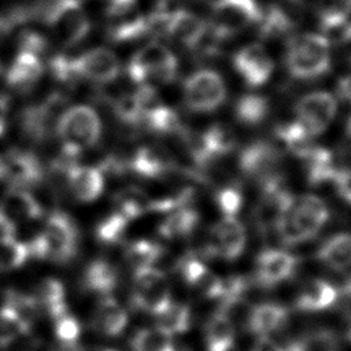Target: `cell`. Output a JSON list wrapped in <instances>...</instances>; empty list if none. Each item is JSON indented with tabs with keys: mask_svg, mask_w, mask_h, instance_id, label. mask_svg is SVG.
I'll list each match as a JSON object with an SVG mask.
<instances>
[{
	"mask_svg": "<svg viewBox=\"0 0 351 351\" xmlns=\"http://www.w3.org/2000/svg\"><path fill=\"white\" fill-rule=\"evenodd\" d=\"M56 134L66 158H75L84 149L93 147L101 134V121L89 106H74L63 111L56 121Z\"/></svg>",
	"mask_w": 351,
	"mask_h": 351,
	"instance_id": "6da1fadb",
	"label": "cell"
},
{
	"mask_svg": "<svg viewBox=\"0 0 351 351\" xmlns=\"http://www.w3.org/2000/svg\"><path fill=\"white\" fill-rule=\"evenodd\" d=\"M285 64L295 78L321 77L330 69V43L325 36L315 33L295 36L288 41Z\"/></svg>",
	"mask_w": 351,
	"mask_h": 351,
	"instance_id": "7a4b0ae2",
	"label": "cell"
},
{
	"mask_svg": "<svg viewBox=\"0 0 351 351\" xmlns=\"http://www.w3.org/2000/svg\"><path fill=\"white\" fill-rule=\"evenodd\" d=\"M329 218L328 206L314 195L295 200L276 230L285 244H298L311 239Z\"/></svg>",
	"mask_w": 351,
	"mask_h": 351,
	"instance_id": "3957f363",
	"label": "cell"
},
{
	"mask_svg": "<svg viewBox=\"0 0 351 351\" xmlns=\"http://www.w3.org/2000/svg\"><path fill=\"white\" fill-rule=\"evenodd\" d=\"M128 74L141 85L148 81L169 84L177 74V58L163 44L152 41L132 56L128 64Z\"/></svg>",
	"mask_w": 351,
	"mask_h": 351,
	"instance_id": "277c9868",
	"label": "cell"
},
{
	"mask_svg": "<svg viewBox=\"0 0 351 351\" xmlns=\"http://www.w3.org/2000/svg\"><path fill=\"white\" fill-rule=\"evenodd\" d=\"M259 19L255 0H217L211 11V27L218 38L232 37Z\"/></svg>",
	"mask_w": 351,
	"mask_h": 351,
	"instance_id": "5b68a950",
	"label": "cell"
},
{
	"mask_svg": "<svg viewBox=\"0 0 351 351\" xmlns=\"http://www.w3.org/2000/svg\"><path fill=\"white\" fill-rule=\"evenodd\" d=\"M40 234L44 243L45 259L64 263L75 255L78 232L74 221L66 213H52Z\"/></svg>",
	"mask_w": 351,
	"mask_h": 351,
	"instance_id": "8992f818",
	"label": "cell"
},
{
	"mask_svg": "<svg viewBox=\"0 0 351 351\" xmlns=\"http://www.w3.org/2000/svg\"><path fill=\"white\" fill-rule=\"evenodd\" d=\"M53 36L64 45L82 41L90 29L86 12L78 0H60L44 16Z\"/></svg>",
	"mask_w": 351,
	"mask_h": 351,
	"instance_id": "52a82bcc",
	"label": "cell"
},
{
	"mask_svg": "<svg viewBox=\"0 0 351 351\" xmlns=\"http://www.w3.org/2000/svg\"><path fill=\"white\" fill-rule=\"evenodd\" d=\"M226 96L222 77L213 70H200L191 74L184 84L186 106L197 112H208L218 108Z\"/></svg>",
	"mask_w": 351,
	"mask_h": 351,
	"instance_id": "ba28073f",
	"label": "cell"
},
{
	"mask_svg": "<svg viewBox=\"0 0 351 351\" xmlns=\"http://www.w3.org/2000/svg\"><path fill=\"white\" fill-rule=\"evenodd\" d=\"M132 299L140 310L158 315L170 303V289L165 274L155 267L134 270Z\"/></svg>",
	"mask_w": 351,
	"mask_h": 351,
	"instance_id": "9c48e42d",
	"label": "cell"
},
{
	"mask_svg": "<svg viewBox=\"0 0 351 351\" xmlns=\"http://www.w3.org/2000/svg\"><path fill=\"white\" fill-rule=\"evenodd\" d=\"M106 26L114 41H129L147 32V19L137 0H110L106 10Z\"/></svg>",
	"mask_w": 351,
	"mask_h": 351,
	"instance_id": "30bf717a",
	"label": "cell"
},
{
	"mask_svg": "<svg viewBox=\"0 0 351 351\" xmlns=\"http://www.w3.org/2000/svg\"><path fill=\"white\" fill-rule=\"evenodd\" d=\"M295 199L281 185L278 177L263 182V193L254 210V222L259 230L276 229L291 210Z\"/></svg>",
	"mask_w": 351,
	"mask_h": 351,
	"instance_id": "8fae6325",
	"label": "cell"
},
{
	"mask_svg": "<svg viewBox=\"0 0 351 351\" xmlns=\"http://www.w3.org/2000/svg\"><path fill=\"white\" fill-rule=\"evenodd\" d=\"M336 99L333 95L319 90L304 95L296 103L295 111L299 122L311 136L324 132L336 115Z\"/></svg>",
	"mask_w": 351,
	"mask_h": 351,
	"instance_id": "7c38bea8",
	"label": "cell"
},
{
	"mask_svg": "<svg viewBox=\"0 0 351 351\" xmlns=\"http://www.w3.org/2000/svg\"><path fill=\"white\" fill-rule=\"evenodd\" d=\"M245 245V229L234 217H223L208 233L207 251L225 261L237 259Z\"/></svg>",
	"mask_w": 351,
	"mask_h": 351,
	"instance_id": "4fadbf2b",
	"label": "cell"
},
{
	"mask_svg": "<svg viewBox=\"0 0 351 351\" xmlns=\"http://www.w3.org/2000/svg\"><path fill=\"white\" fill-rule=\"evenodd\" d=\"M236 71L243 77L245 84L252 88L263 85L273 73V60L266 49L258 44H247L233 56Z\"/></svg>",
	"mask_w": 351,
	"mask_h": 351,
	"instance_id": "5bb4252c",
	"label": "cell"
},
{
	"mask_svg": "<svg viewBox=\"0 0 351 351\" xmlns=\"http://www.w3.org/2000/svg\"><path fill=\"white\" fill-rule=\"evenodd\" d=\"M281 155L276 147L265 141H256L240 152L239 167L247 177L266 182L277 177L276 170Z\"/></svg>",
	"mask_w": 351,
	"mask_h": 351,
	"instance_id": "9a60e30c",
	"label": "cell"
},
{
	"mask_svg": "<svg viewBox=\"0 0 351 351\" xmlns=\"http://www.w3.org/2000/svg\"><path fill=\"white\" fill-rule=\"evenodd\" d=\"M74 69L80 78L95 82H111L119 74V60L107 48H93L74 58Z\"/></svg>",
	"mask_w": 351,
	"mask_h": 351,
	"instance_id": "2e32d148",
	"label": "cell"
},
{
	"mask_svg": "<svg viewBox=\"0 0 351 351\" xmlns=\"http://www.w3.org/2000/svg\"><path fill=\"white\" fill-rule=\"evenodd\" d=\"M207 33V23L197 15L177 10L167 12L163 33L169 38L182 44L186 48H197Z\"/></svg>",
	"mask_w": 351,
	"mask_h": 351,
	"instance_id": "e0dca14e",
	"label": "cell"
},
{
	"mask_svg": "<svg viewBox=\"0 0 351 351\" xmlns=\"http://www.w3.org/2000/svg\"><path fill=\"white\" fill-rule=\"evenodd\" d=\"M296 269V258L282 250H265L256 259V280L265 287H273L289 278Z\"/></svg>",
	"mask_w": 351,
	"mask_h": 351,
	"instance_id": "ac0fdd59",
	"label": "cell"
},
{
	"mask_svg": "<svg viewBox=\"0 0 351 351\" xmlns=\"http://www.w3.org/2000/svg\"><path fill=\"white\" fill-rule=\"evenodd\" d=\"M64 176L69 189L81 203L95 202L104 189V177L99 167L70 165Z\"/></svg>",
	"mask_w": 351,
	"mask_h": 351,
	"instance_id": "d6986e66",
	"label": "cell"
},
{
	"mask_svg": "<svg viewBox=\"0 0 351 351\" xmlns=\"http://www.w3.org/2000/svg\"><path fill=\"white\" fill-rule=\"evenodd\" d=\"M4 159V180L12 188L34 185L43 178V166L37 156L25 151H11Z\"/></svg>",
	"mask_w": 351,
	"mask_h": 351,
	"instance_id": "ffe728a7",
	"label": "cell"
},
{
	"mask_svg": "<svg viewBox=\"0 0 351 351\" xmlns=\"http://www.w3.org/2000/svg\"><path fill=\"white\" fill-rule=\"evenodd\" d=\"M184 281L207 299L221 298L222 278L210 271L197 258L185 256L180 263Z\"/></svg>",
	"mask_w": 351,
	"mask_h": 351,
	"instance_id": "44dd1931",
	"label": "cell"
},
{
	"mask_svg": "<svg viewBox=\"0 0 351 351\" xmlns=\"http://www.w3.org/2000/svg\"><path fill=\"white\" fill-rule=\"evenodd\" d=\"M0 214L16 223L40 218L43 208L32 193L21 188H11L0 199Z\"/></svg>",
	"mask_w": 351,
	"mask_h": 351,
	"instance_id": "7402d4cb",
	"label": "cell"
},
{
	"mask_svg": "<svg viewBox=\"0 0 351 351\" xmlns=\"http://www.w3.org/2000/svg\"><path fill=\"white\" fill-rule=\"evenodd\" d=\"M90 324L96 332L115 337L123 332L128 324V314L114 298L106 295L97 303Z\"/></svg>",
	"mask_w": 351,
	"mask_h": 351,
	"instance_id": "603a6c76",
	"label": "cell"
},
{
	"mask_svg": "<svg viewBox=\"0 0 351 351\" xmlns=\"http://www.w3.org/2000/svg\"><path fill=\"white\" fill-rule=\"evenodd\" d=\"M44 71L41 59L32 52L19 51L7 73V84L19 92L33 88Z\"/></svg>",
	"mask_w": 351,
	"mask_h": 351,
	"instance_id": "cb8c5ba5",
	"label": "cell"
},
{
	"mask_svg": "<svg viewBox=\"0 0 351 351\" xmlns=\"http://www.w3.org/2000/svg\"><path fill=\"white\" fill-rule=\"evenodd\" d=\"M337 300L336 288L325 280L313 278L307 281L298 293L296 308L300 311H322Z\"/></svg>",
	"mask_w": 351,
	"mask_h": 351,
	"instance_id": "d4e9b609",
	"label": "cell"
},
{
	"mask_svg": "<svg viewBox=\"0 0 351 351\" xmlns=\"http://www.w3.org/2000/svg\"><path fill=\"white\" fill-rule=\"evenodd\" d=\"M288 318L285 307L277 303H263L252 307L247 329L258 336H267L284 326Z\"/></svg>",
	"mask_w": 351,
	"mask_h": 351,
	"instance_id": "484cf974",
	"label": "cell"
},
{
	"mask_svg": "<svg viewBox=\"0 0 351 351\" xmlns=\"http://www.w3.org/2000/svg\"><path fill=\"white\" fill-rule=\"evenodd\" d=\"M300 159L304 162L307 178L311 185L333 182L339 169L335 166L333 158L328 149L311 145Z\"/></svg>",
	"mask_w": 351,
	"mask_h": 351,
	"instance_id": "4316f807",
	"label": "cell"
},
{
	"mask_svg": "<svg viewBox=\"0 0 351 351\" xmlns=\"http://www.w3.org/2000/svg\"><path fill=\"white\" fill-rule=\"evenodd\" d=\"M33 298L40 308H44L52 319L69 313L64 302V287L56 278L47 277L41 280L34 288Z\"/></svg>",
	"mask_w": 351,
	"mask_h": 351,
	"instance_id": "83f0119b",
	"label": "cell"
},
{
	"mask_svg": "<svg viewBox=\"0 0 351 351\" xmlns=\"http://www.w3.org/2000/svg\"><path fill=\"white\" fill-rule=\"evenodd\" d=\"M199 222V214L186 204L180 206L162 221L159 225V234L165 239L173 240L191 234Z\"/></svg>",
	"mask_w": 351,
	"mask_h": 351,
	"instance_id": "f1b7e54d",
	"label": "cell"
},
{
	"mask_svg": "<svg viewBox=\"0 0 351 351\" xmlns=\"http://www.w3.org/2000/svg\"><path fill=\"white\" fill-rule=\"evenodd\" d=\"M118 284V270L107 261L97 259L88 265L84 273V285L88 291L108 295Z\"/></svg>",
	"mask_w": 351,
	"mask_h": 351,
	"instance_id": "f546056e",
	"label": "cell"
},
{
	"mask_svg": "<svg viewBox=\"0 0 351 351\" xmlns=\"http://www.w3.org/2000/svg\"><path fill=\"white\" fill-rule=\"evenodd\" d=\"M236 328L219 311L208 319L204 332L207 351H230L234 341Z\"/></svg>",
	"mask_w": 351,
	"mask_h": 351,
	"instance_id": "4dcf8cb0",
	"label": "cell"
},
{
	"mask_svg": "<svg viewBox=\"0 0 351 351\" xmlns=\"http://www.w3.org/2000/svg\"><path fill=\"white\" fill-rule=\"evenodd\" d=\"M318 259L332 269L343 270L351 266V233H337L318 250Z\"/></svg>",
	"mask_w": 351,
	"mask_h": 351,
	"instance_id": "1f68e13d",
	"label": "cell"
},
{
	"mask_svg": "<svg viewBox=\"0 0 351 351\" xmlns=\"http://www.w3.org/2000/svg\"><path fill=\"white\" fill-rule=\"evenodd\" d=\"M115 211L132 221L148 211H152V199L143 189L129 186L121 189L115 197Z\"/></svg>",
	"mask_w": 351,
	"mask_h": 351,
	"instance_id": "d6a6232c",
	"label": "cell"
},
{
	"mask_svg": "<svg viewBox=\"0 0 351 351\" xmlns=\"http://www.w3.org/2000/svg\"><path fill=\"white\" fill-rule=\"evenodd\" d=\"M130 170L147 178L160 177L169 167V159L152 147H140L130 159Z\"/></svg>",
	"mask_w": 351,
	"mask_h": 351,
	"instance_id": "836d02e7",
	"label": "cell"
},
{
	"mask_svg": "<svg viewBox=\"0 0 351 351\" xmlns=\"http://www.w3.org/2000/svg\"><path fill=\"white\" fill-rule=\"evenodd\" d=\"M132 351H176L173 336L160 328L137 330L130 340Z\"/></svg>",
	"mask_w": 351,
	"mask_h": 351,
	"instance_id": "e575fe53",
	"label": "cell"
},
{
	"mask_svg": "<svg viewBox=\"0 0 351 351\" xmlns=\"http://www.w3.org/2000/svg\"><path fill=\"white\" fill-rule=\"evenodd\" d=\"M269 112V101L266 97L250 93L241 96L234 107V114L239 122L244 125H258L261 123Z\"/></svg>",
	"mask_w": 351,
	"mask_h": 351,
	"instance_id": "d590c367",
	"label": "cell"
},
{
	"mask_svg": "<svg viewBox=\"0 0 351 351\" xmlns=\"http://www.w3.org/2000/svg\"><path fill=\"white\" fill-rule=\"evenodd\" d=\"M30 324L25 321L7 302L0 307V347H7L29 333Z\"/></svg>",
	"mask_w": 351,
	"mask_h": 351,
	"instance_id": "8d00e7d4",
	"label": "cell"
},
{
	"mask_svg": "<svg viewBox=\"0 0 351 351\" xmlns=\"http://www.w3.org/2000/svg\"><path fill=\"white\" fill-rule=\"evenodd\" d=\"M191 324V313L188 306L182 303H169L165 310L156 315V326L169 335H178L188 330Z\"/></svg>",
	"mask_w": 351,
	"mask_h": 351,
	"instance_id": "74e56055",
	"label": "cell"
},
{
	"mask_svg": "<svg viewBox=\"0 0 351 351\" xmlns=\"http://www.w3.org/2000/svg\"><path fill=\"white\" fill-rule=\"evenodd\" d=\"M143 121H145L147 126L151 130L162 134H171V133L180 134L184 130V128L178 121L177 114L171 108L166 107L162 101L154 106L152 108H149L144 114Z\"/></svg>",
	"mask_w": 351,
	"mask_h": 351,
	"instance_id": "f35d334b",
	"label": "cell"
},
{
	"mask_svg": "<svg viewBox=\"0 0 351 351\" xmlns=\"http://www.w3.org/2000/svg\"><path fill=\"white\" fill-rule=\"evenodd\" d=\"M277 137L284 143V145L296 156L302 158L307 149L311 147V134L308 130L299 122L284 123L277 128Z\"/></svg>",
	"mask_w": 351,
	"mask_h": 351,
	"instance_id": "ab89813d",
	"label": "cell"
},
{
	"mask_svg": "<svg viewBox=\"0 0 351 351\" xmlns=\"http://www.w3.org/2000/svg\"><path fill=\"white\" fill-rule=\"evenodd\" d=\"M160 255L162 247L148 240L133 241L125 250V259L134 270L152 267Z\"/></svg>",
	"mask_w": 351,
	"mask_h": 351,
	"instance_id": "60d3db41",
	"label": "cell"
},
{
	"mask_svg": "<svg viewBox=\"0 0 351 351\" xmlns=\"http://www.w3.org/2000/svg\"><path fill=\"white\" fill-rule=\"evenodd\" d=\"M202 137L210 158L228 154L236 144V136L232 129L221 123L211 125L206 132L202 133Z\"/></svg>",
	"mask_w": 351,
	"mask_h": 351,
	"instance_id": "b9f144b4",
	"label": "cell"
},
{
	"mask_svg": "<svg viewBox=\"0 0 351 351\" xmlns=\"http://www.w3.org/2000/svg\"><path fill=\"white\" fill-rule=\"evenodd\" d=\"M317 12L324 30L346 23L351 14V0H318Z\"/></svg>",
	"mask_w": 351,
	"mask_h": 351,
	"instance_id": "7bdbcfd3",
	"label": "cell"
},
{
	"mask_svg": "<svg viewBox=\"0 0 351 351\" xmlns=\"http://www.w3.org/2000/svg\"><path fill=\"white\" fill-rule=\"evenodd\" d=\"M29 258V250L25 243L15 237L0 240V271L14 270L22 266Z\"/></svg>",
	"mask_w": 351,
	"mask_h": 351,
	"instance_id": "ee69618b",
	"label": "cell"
},
{
	"mask_svg": "<svg viewBox=\"0 0 351 351\" xmlns=\"http://www.w3.org/2000/svg\"><path fill=\"white\" fill-rule=\"evenodd\" d=\"M114 111L122 122L129 125H137L144 118V107L137 92L117 99L114 101Z\"/></svg>",
	"mask_w": 351,
	"mask_h": 351,
	"instance_id": "f6af8a7d",
	"label": "cell"
},
{
	"mask_svg": "<svg viewBox=\"0 0 351 351\" xmlns=\"http://www.w3.org/2000/svg\"><path fill=\"white\" fill-rule=\"evenodd\" d=\"M128 222L129 221L123 215L114 211L99 223L96 229V234L99 240L104 243H117L123 234Z\"/></svg>",
	"mask_w": 351,
	"mask_h": 351,
	"instance_id": "bcb514c9",
	"label": "cell"
},
{
	"mask_svg": "<svg viewBox=\"0 0 351 351\" xmlns=\"http://www.w3.org/2000/svg\"><path fill=\"white\" fill-rule=\"evenodd\" d=\"M55 321V335L63 346L77 344V340L81 335V325L78 319L70 313L63 314Z\"/></svg>",
	"mask_w": 351,
	"mask_h": 351,
	"instance_id": "7dc6e473",
	"label": "cell"
},
{
	"mask_svg": "<svg viewBox=\"0 0 351 351\" xmlns=\"http://www.w3.org/2000/svg\"><path fill=\"white\" fill-rule=\"evenodd\" d=\"M299 343L303 351H337V337L326 329L314 330Z\"/></svg>",
	"mask_w": 351,
	"mask_h": 351,
	"instance_id": "c3c4849f",
	"label": "cell"
},
{
	"mask_svg": "<svg viewBox=\"0 0 351 351\" xmlns=\"http://www.w3.org/2000/svg\"><path fill=\"white\" fill-rule=\"evenodd\" d=\"M215 202L223 217H234L243 206V195L239 188L229 185L217 192Z\"/></svg>",
	"mask_w": 351,
	"mask_h": 351,
	"instance_id": "681fc988",
	"label": "cell"
},
{
	"mask_svg": "<svg viewBox=\"0 0 351 351\" xmlns=\"http://www.w3.org/2000/svg\"><path fill=\"white\" fill-rule=\"evenodd\" d=\"M333 185L339 196L351 204V169H339Z\"/></svg>",
	"mask_w": 351,
	"mask_h": 351,
	"instance_id": "f907efd6",
	"label": "cell"
},
{
	"mask_svg": "<svg viewBox=\"0 0 351 351\" xmlns=\"http://www.w3.org/2000/svg\"><path fill=\"white\" fill-rule=\"evenodd\" d=\"M336 92H337V96L340 100L351 104V75L341 77L337 81Z\"/></svg>",
	"mask_w": 351,
	"mask_h": 351,
	"instance_id": "816d5d0a",
	"label": "cell"
},
{
	"mask_svg": "<svg viewBox=\"0 0 351 351\" xmlns=\"http://www.w3.org/2000/svg\"><path fill=\"white\" fill-rule=\"evenodd\" d=\"M251 351H282V347L267 336H259Z\"/></svg>",
	"mask_w": 351,
	"mask_h": 351,
	"instance_id": "f5cc1de1",
	"label": "cell"
},
{
	"mask_svg": "<svg viewBox=\"0 0 351 351\" xmlns=\"http://www.w3.org/2000/svg\"><path fill=\"white\" fill-rule=\"evenodd\" d=\"M15 237V223L0 214V240Z\"/></svg>",
	"mask_w": 351,
	"mask_h": 351,
	"instance_id": "db71d44e",
	"label": "cell"
},
{
	"mask_svg": "<svg viewBox=\"0 0 351 351\" xmlns=\"http://www.w3.org/2000/svg\"><path fill=\"white\" fill-rule=\"evenodd\" d=\"M8 111V99L4 95H0V136L5 129V117Z\"/></svg>",
	"mask_w": 351,
	"mask_h": 351,
	"instance_id": "11a10c76",
	"label": "cell"
},
{
	"mask_svg": "<svg viewBox=\"0 0 351 351\" xmlns=\"http://www.w3.org/2000/svg\"><path fill=\"white\" fill-rule=\"evenodd\" d=\"M350 25V23H348ZM341 45H344V48H346V53H347V58L350 59V62H351V25H350V30H348V33H347V36H346V38H344V41L341 43Z\"/></svg>",
	"mask_w": 351,
	"mask_h": 351,
	"instance_id": "9f6ffc18",
	"label": "cell"
},
{
	"mask_svg": "<svg viewBox=\"0 0 351 351\" xmlns=\"http://www.w3.org/2000/svg\"><path fill=\"white\" fill-rule=\"evenodd\" d=\"M282 351H303V348L299 341H295V343H291V344L282 347Z\"/></svg>",
	"mask_w": 351,
	"mask_h": 351,
	"instance_id": "6f0895ef",
	"label": "cell"
},
{
	"mask_svg": "<svg viewBox=\"0 0 351 351\" xmlns=\"http://www.w3.org/2000/svg\"><path fill=\"white\" fill-rule=\"evenodd\" d=\"M84 351H115V350L107 348V347H90V348H86Z\"/></svg>",
	"mask_w": 351,
	"mask_h": 351,
	"instance_id": "680465c9",
	"label": "cell"
},
{
	"mask_svg": "<svg viewBox=\"0 0 351 351\" xmlns=\"http://www.w3.org/2000/svg\"><path fill=\"white\" fill-rule=\"evenodd\" d=\"M0 180H4V159L0 156Z\"/></svg>",
	"mask_w": 351,
	"mask_h": 351,
	"instance_id": "91938a15",
	"label": "cell"
},
{
	"mask_svg": "<svg viewBox=\"0 0 351 351\" xmlns=\"http://www.w3.org/2000/svg\"><path fill=\"white\" fill-rule=\"evenodd\" d=\"M347 134H348V137L351 140V118L348 119V123H347Z\"/></svg>",
	"mask_w": 351,
	"mask_h": 351,
	"instance_id": "94428289",
	"label": "cell"
}]
</instances>
